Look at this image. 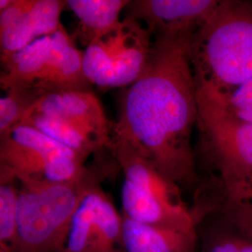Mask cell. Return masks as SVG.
Listing matches in <instances>:
<instances>
[{
	"instance_id": "8fae6325",
	"label": "cell",
	"mask_w": 252,
	"mask_h": 252,
	"mask_svg": "<svg viewBox=\"0 0 252 252\" xmlns=\"http://www.w3.org/2000/svg\"><path fill=\"white\" fill-rule=\"evenodd\" d=\"M27 113L63 119L90 130L110 143L111 125L99 99L92 91H66L47 94L37 100Z\"/></svg>"
},
{
	"instance_id": "9c48e42d",
	"label": "cell",
	"mask_w": 252,
	"mask_h": 252,
	"mask_svg": "<svg viewBox=\"0 0 252 252\" xmlns=\"http://www.w3.org/2000/svg\"><path fill=\"white\" fill-rule=\"evenodd\" d=\"M218 0H135L126 18L140 22L153 38L192 36L213 14Z\"/></svg>"
},
{
	"instance_id": "ba28073f",
	"label": "cell",
	"mask_w": 252,
	"mask_h": 252,
	"mask_svg": "<svg viewBox=\"0 0 252 252\" xmlns=\"http://www.w3.org/2000/svg\"><path fill=\"white\" fill-rule=\"evenodd\" d=\"M123 215L95 185L82 196L72 217L63 252H124Z\"/></svg>"
},
{
	"instance_id": "9a60e30c",
	"label": "cell",
	"mask_w": 252,
	"mask_h": 252,
	"mask_svg": "<svg viewBox=\"0 0 252 252\" xmlns=\"http://www.w3.org/2000/svg\"><path fill=\"white\" fill-rule=\"evenodd\" d=\"M128 0H68L66 6L79 20L78 34L85 47L121 22Z\"/></svg>"
},
{
	"instance_id": "7c38bea8",
	"label": "cell",
	"mask_w": 252,
	"mask_h": 252,
	"mask_svg": "<svg viewBox=\"0 0 252 252\" xmlns=\"http://www.w3.org/2000/svg\"><path fill=\"white\" fill-rule=\"evenodd\" d=\"M123 215L148 225L197 233V220L185 204L163 202L125 180L122 191Z\"/></svg>"
},
{
	"instance_id": "ffe728a7",
	"label": "cell",
	"mask_w": 252,
	"mask_h": 252,
	"mask_svg": "<svg viewBox=\"0 0 252 252\" xmlns=\"http://www.w3.org/2000/svg\"><path fill=\"white\" fill-rule=\"evenodd\" d=\"M202 252H252V237L242 234L205 235Z\"/></svg>"
},
{
	"instance_id": "d6986e66",
	"label": "cell",
	"mask_w": 252,
	"mask_h": 252,
	"mask_svg": "<svg viewBox=\"0 0 252 252\" xmlns=\"http://www.w3.org/2000/svg\"><path fill=\"white\" fill-rule=\"evenodd\" d=\"M200 94L215 100L244 122L252 124V79L226 94H209L197 90Z\"/></svg>"
},
{
	"instance_id": "3957f363",
	"label": "cell",
	"mask_w": 252,
	"mask_h": 252,
	"mask_svg": "<svg viewBox=\"0 0 252 252\" xmlns=\"http://www.w3.org/2000/svg\"><path fill=\"white\" fill-rule=\"evenodd\" d=\"M106 176L103 167L87 168L79 180L64 183L17 180V233L11 252H63L83 194Z\"/></svg>"
},
{
	"instance_id": "ac0fdd59",
	"label": "cell",
	"mask_w": 252,
	"mask_h": 252,
	"mask_svg": "<svg viewBox=\"0 0 252 252\" xmlns=\"http://www.w3.org/2000/svg\"><path fill=\"white\" fill-rule=\"evenodd\" d=\"M0 98V137L17 126L37 100L20 91L5 92Z\"/></svg>"
},
{
	"instance_id": "7a4b0ae2",
	"label": "cell",
	"mask_w": 252,
	"mask_h": 252,
	"mask_svg": "<svg viewBox=\"0 0 252 252\" xmlns=\"http://www.w3.org/2000/svg\"><path fill=\"white\" fill-rule=\"evenodd\" d=\"M196 89L226 94L252 79V2L220 1L190 38Z\"/></svg>"
},
{
	"instance_id": "2e32d148",
	"label": "cell",
	"mask_w": 252,
	"mask_h": 252,
	"mask_svg": "<svg viewBox=\"0 0 252 252\" xmlns=\"http://www.w3.org/2000/svg\"><path fill=\"white\" fill-rule=\"evenodd\" d=\"M17 183L16 180H0V245L9 248L17 233Z\"/></svg>"
},
{
	"instance_id": "5b68a950",
	"label": "cell",
	"mask_w": 252,
	"mask_h": 252,
	"mask_svg": "<svg viewBox=\"0 0 252 252\" xmlns=\"http://www.w3.org/2000/svg\"><path fill=\"white\" fill-rule=\"evenodd\" d=\"M84 162L72 150L27 124L0 137V180L70 182L85 173Z\"/></svg>"
},
{
	"instance_id": "44dd1931",
	"label": "cell",
	"mask_w": 252,
	"mask_h": 252,
	"mask_svg": "<svg viewBox=\"0 0 252 252\" xmlns=\"http://www.w3.org/2000/svg\"><path fill=\"white\" fill-rule=\"evenodd\" d=\"M10 3H11V0H1L0 1V10L7 9Z\"/></svg>"
},
{
	"instance_id": "4fadbf2b",
	"label": "cell",
	"mask_w": 252,
	"mask_h": 252,
	"mask_svg": "<svg viewBox=\"0 0 252 252\" xmlns=\"http://www.w3.org/2000/svg\"><path fill=\"white\" fill-rule=\"evenodd\" d=\"M197 233L148 225L123 215L124 252H197Z\"/></svg>"
},
{
	"instance_id": "7402d4cb",
	"label": "cell",
	"mask_w": 252,
	"mask_h": 252,
	"mask_svg": "<svg viewBox=\"0 0 252 252\" xmlns=\"http://www.w3.org/2000/svg\"><path fill=\"white\" fill-rule=\"evenodd\" d=\"M0 252H11L10 249L7 246L4 245H0Z\"/></svg>"
},
{
	"instance_id": "8992f818",
	"label": "cell",
	"mask_w": 252,
	"mask_h": 252,
	"mask_svg": "<svg viewBox=\"0 0 252 252\" xmlns=\"http://www.w3.org/2000/svg\"><path fill=\"white\" fill-rule=\"evenodd\" d=\"M153 46L152 34L140 22L125 18L85 47L84 75L99 88H126L144 71Z\"/></svg>"
},
{
	"instance_id": "5bb4252c",
	"label": "cell",
	"mask_w": 252,
	"mask_h": 252,
	"mask_svg": "<svg viewBox=\"0 0 252 252\" xmlns=\"http://www.w3.org/2000/svg\"><path fill=\"white\" fill-rule=\"evenodd\" d=\"M20 124H27L58 143L67 147L84 160L103 148H108L109 142L99 135L81 126L60 118L39 113H27Z\"/></svg>"
},
{
	"instance_id": "277c9868",
	"label": "cell",
	"mask_w": 252,
	"mask_h": 252,
	"mask_svg": "<svg viewBox=\"0 0 252 252\" xmlns=\"http://www.w3.org/2000/svg\"><path fill=\"white\" fill-rule=\"evenodd\" d=\"M82 56L62 26L18 52L0 57L1 89L24 92L36 100L59 92L90 91Z\"/></svg>"
},
{
	"instance_id": "52a82bcc",
	"label": "cell",
	"mask_w": 252,
	"mask_h": 252,
	"mask_svg": "<svg viewBox=\"0 0 252 252\" xmlns=\"http://www.w3.org/2000/svg\"><path fill=\"white\" fill-rule=\"evenodd\" d=\"M197 124L225 194L252 177V124L197 92Z\"/></svg>"
},
{
	"instance_id": "e0dca14e",
	"label": "cell",
	"mask_w": 252,
	"mask_h": 252,
	"mask_svg": "<svg viewBox=\"0 0 252 252\" xmlns=\"http://www.w3.org/2000/svg\"><path fill=\"white\" fill-rule=\"evenodd\" d=\"M226 195V210L241 234L252 237V177Z\"/></svg>"
},
{
	"instance_id": "30bf717a",
	"label": "cell",
	"mask_w": 252,
	"mask_h": 252,
	"mask_svg": "<svg viewBox=\"0 0 252 252\" xmlns=\"http://www.w3.org/2000/svg\"><path fill=\"white\" fill-rule=\"evenodd\" d=\"M65 6L62 0H11L0 10V55L18 52L57 31Z\"/></svg>"
},
{
	"instance_id": "6da1fadb",
	"label": "cell",
	"mask_w": 252,
	"mask_h": 252,
	"mask_svg": "<svg viewBox=\"0 0 252 252\" xmlns=\"http://www.w3.org/2000/svg\"><path fill=\"white\" fill-rule=\"evenodd\" d=\"M191 36L153 38L144 71L120 96L110 132V143L138 153L179 187L196 180L191 135L198 107Z\"/></svg>"
}]
</instances>
